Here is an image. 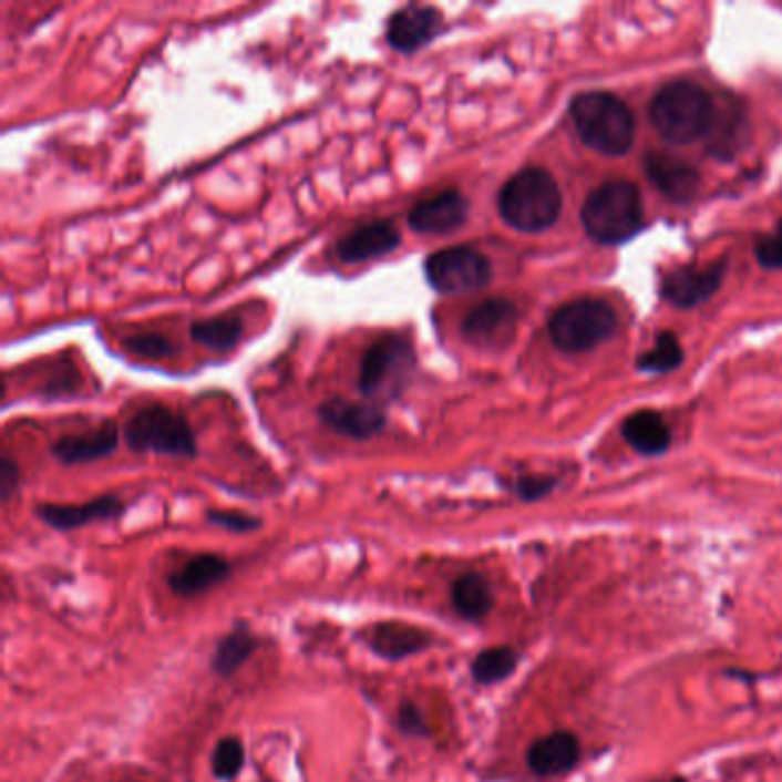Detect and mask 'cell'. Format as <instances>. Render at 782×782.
I'll return each instance as SVG.
<instances>
[{
	"instance_id": "obj_19",
	"label": "cell",
	"mask_w": 782,
	"mask_h": 782,
	"mask_svg": "<svg viewBox=\"0 0 782 782\" xmlns=\"http://www.w3.org/2000/svg\"><path fill=\"white\" fill-rule=\"evenodd\" d=\"M580 741L574 732L558 730L537 739L526 753L528 769L537 778H563L578 766Z\"/></svg>"
},
{
	"instance_id": "obj_14",
	"label": "cell",
	"mask_w": 782,
	"mask_h": 782,
	"mask_svg": "<svg viewBox=\"0 0 782 782\" xmlns=\"http://www.w3.org/2000/svg\"><path fill=\"white\" fill-rule=\"evenodd\" d=\"M726 269H728V265L723 263V259H719V263H713L704 269L681 267V269L666 276V280L661 285V297L681 310L696 308V306L709 301L716 291H719V287L726 280Z\"/></svg>"
},
{
	"instance_id": "obj_11",
	"label": "cell",
	"mask_w": 782,
	"mask_h": 782,
	"mask_svg": "<svg viewBox=\"0 0 782 782\" xmlns=\"http://www.w3.org/2000/svg\"><path fill=\"white\" fill-rule=\"evenodd\" d=\"M471 203L460 188H445L432 198L420 200L407 214V225L415 235L445 237L466 225Z\"/></svg>"
},
{
	"instance_id": "obj_2",
	"label": "cell",
	"mask_w": 782,
	"mask_h": 782,
	"mask_svg": "<svg viewBox=\"0 0 782 782\" xmlns=\"http://www.w3.org/2000/svg\"><path fill=\"white\" fill-rule=\"evenodd\" d=\"M713 120L716 106L711 94L691 81L668 83L649 104V122L672 145H689L709 136Z\"/></svg>"
},
{
	"instance_id": "obj_28",
	"label": "cell",
	"mask_w": 782,
	"mask_h": 782,
	"mask_svg": "<svg viewBox=\"0 0 782 782\" xmlns=\"http://www.w3.org/2000/svg\"><path fill=\"white\" fill-rule=\"evenodd\" d=\"M246 762L244 741L237 737H223L212 753V771L218 780H235Z\"/></svg>"
},
{
	"instance_id": "obj_9",
	"label": "cell",
	"mask_w": 782,
	"mask_h": 782,
	"mask_svg": "<svg viewBox=\"0 0 782 782\" xmlns=\"http://www.w3.org/2000/svg\"><path fill=\"white\" fill-rule=\"evenodd\" d=\"M518 319L521 312L510 299H486L466 312L460 333L475 349L501 351L514 342Z\"/></svg>"
},
{
	"instance_id": "obj_3",
	"label": "cell",
	"mask_w": 782,
	"mask_h": 782,
	"mask_svg": "<svg viewBox=\"0 0 782 782\" xmlns=\"http://www.w3.org/2000/svg\"><path fill=\"white\" fill-rule=\"evenodd\" d=\"M578 138L590 150L620 156L627 154L636 138V120L631 109L610 92H583L569 106Z\"/></svg>"
},
{
	"instance_id": "obj_13",
	"label": "cell",
	"mask_w": 782,
	"mask_h": 782,
	"mask_svg": "<svg viewBox=\"0 0 782 782\" xmlns=\"http://www.w3.org/2000/svg\"><path fill=\"white\" fill-rule=\"evenodd\" d=\"M400 246V227L388 218H377L366 225H358L356 230L338 239V244L333 246V255L342 265H363L395 253Z\"/></svg>"
},
{
	"instance_id": "obj_12",
	"label": "cell",
	"mask_w": 782,
	"mask_h": 782,
	"mask_svg": "<svg viewBox=\"0 0 782 782\" xmlns=\"http://www.w3.org/2000/svg\"><path fill=\"white\" fill-rule=\"evenodd\" d=\"M317 415L333 434L351 441H370L379 436L388 425V413L377 402H351L333 398L317 409Z\"/></svg>"
},
{
	"instance_id": "obj_10",
	"label": "cell",
	"mask_w": 782,
	"mask_h": 782,
	"mask_svg": "<svg viewBox=\"0 0 782 782\" xmlns=\"http://www.w3.org/2000/svg\"><path fill=\"white\" fill-rule=\"evenodd\" d=\"M443 25L445 19L439 8L409 3L388 17L385 44L402 55H413L436 42Z\"/></svg>"
},
{
	"instance_id": "obj_18",
	"label": "cell",
	"mask_w": 782,
	"mask_h": 782,
	"mask_svg": "<svg viewBox=\"0 0 782 782\" xmlns=\"http://www.w3.org/2000/svg\"><path fill=\"white\" fill-rule=\"evenodd\" d=\"M645 171L651 184H655L666 198H670L677 205L691 203L700 188V173L691 166V163L663 152L647 154Z\"/></svg>"
},
{
	"instance_id": "obj_34",
	"label": "cell",
	"mask_w": 782,
	"mask_h": 782,
	"mask_svg": "<svg viewBox=\"0 0 782 782\" xmlns=\"http://www.w3.org/2000/svg\"><path fill=\"white\" fill-rule=\"evenodd\" d=\"M19 482H21V473L17 462L8 457V454H3V457H0V501L10 503V498L19 488Z\"/></svg>"
},
{
	"instance_id": "obj_33",
	"label": "cell",
	"mask_w": 782,
	"mask_h": 782,
	"mask_svg": "<svg viewBox=\"0 0 782 782\" xmlns=\"http://www.w3.org/2000/svg\"><path fill=\"white\" fill-rule=\"evenodd\" d=\"M755 257L764 269H782V223L755 244Z\"/></svg>"
},
{
	"instance_id": "obj_20",
	"label": "cell",
	"mask_w": 782,
	"mask_h": 782,
	"mask_svg": "<svg viewBox=\"0 0 782 782\" xmlns=\"http://www.w3.org/2000/svg\"><path fill=\"white\" fill-rule=\"evenodd\" d=\"M230 574L233 565L218 553H200V556H193L184 567L173 572L168 576V585L177 597L191 599L225 583Z\"/></svg>"
},
{
	"instance_id": "obj_8",
	"label": "cell",
	"mask_w": 782,
	"mask_h": 782,
	"mask_svg": "<svg viewBox=\"0 0 782 782\" xmlns=\"http://www.w3.org/2000/svg\"><path fill=\"white\" fill-rule=\"evenodd\" d=\"M422 271L428 285L445 297L473 295L492 282L494 276L488 257L464 244L434 250L422 265Z\"/></svg>"
},
{
	"instance_id": "obj_17",
	"label": "cell",
	"mask_w": 782,
	"mask_h": 782,
	"mask_svg": "<svg viewBox=\"0 0 782 782\" xmlns=\"http://www.w3.org/2000/svg\"><path fill=\"white\" fill-rule=\"evenodd\" d=\"M366 645L379 659L404 661L430 649L434 638L432 631L407 622H379L363 631Z\"/></svg>"
},
{
	"instance_id": "obj_5",
	"label": "cell",
	"mask_w": 782,
	"mask_h": 782,
	"mask_svg": "<svg viewBox=\"0 0 782 782\" xmlns=\"http://www.w3.org/2000/svg\"><path fill=\"white\" fill-rule=\"evenodd\" d=\"M415 347L409 336L383 333L363 351L358 390L368 402L398 400L415 372Z\"/></svg>"
},
{
	"instance_id": "obj_25",
	"label": "cell",
	"mask_w": 782,
	"mask_h": 782,
	"mask_svg": "<svg viewBox=\"0 0 782 782\" xmlns=\"http://www.w3.org/2000/svg\"><path fill=\"white\" fill-rule=\"evenodd\" d=\"M518 666V655L512 647H488L482 649L471 663V675L480 687H494L514 675Z\"/></svg>"
},
{
	"instance_id": "obj_26",
	"label": "cell",
	"mask_w": 782,
	"mask_h": 782,
	"mask_svg": "<svg viewBox=\"0 0 782 782\" xmlns=\"http://www.w3.org/2000/svg\"><path fill=\"white\" fill-rule=\"evenodd\" d=\"M743 132H745V122L739 111H730L723 117L719 109H716V120L709 132V150L719 158H730L739 150L743 141Z\"/></svg>"
},
{
	"instance_id": "obj_6",
	"label": "cell",
	"mask_w": 782,
	"mask_h": 782,
	"mask_svg": "<svg viewBox=\"0 0 782 782\" xmlns=\"http://www.w3.org/2000/svg\"><path fill=\"white\" fill-rule=\"evenodd\" d=\"M122 439L128 450L138 454H168V457L193 460L198 441L188 420L166 404H147L126 420Z\"/></svg>"
},
{
	"instance_id": "obj_1",
	"label": "cell",
	"mask_w": 782,
	"mask_h": 782,
	"mask_svg": "<svg viewBox=\"0 0 782 782\" xmlns=\"http://www.w3.org/2000/svg\"><path fill=\"white\" fill-rule=\"evenodd\" d=\"M560 212L563 193L556 177L537 166L514 173L498 193V214L518 233H544L556 225Z\"/></svg>"
},
{
	"instance_id": "obj_15",
	"label": "cell",
	"mask_w": 782,
	"mask_h": 782,
	"mask_svg": "<svg viewBox=\"0 0 782 782\" xmlns=\"http://www.w3.org/2000/svg\"><path fill=\"white\" fill-rule=\"evenodd\" d=\"M120 428L113 420H104L100 428L83 434H64L51 443V457L64 466L100 462L117 450Z\"/></svg>"
},
{
	"instance_id": "obj_7",
	"label": "cell",
	"mask_w": 782,
	"mask_h": 782,
	"mask_svg": "<svg viewBox=\"0 0 782 782\" xmlns=\"http://www.w3.org/2000/svg\"><path fill=\"white\" fill-rule=\"evenodd\" d=\"M617 315L604 299H574L548 319V336L560 351H593L615 336Z\"/></svg>"
},
{
	"instance_id": "obj_23",
	"label": "cell",
	"mask_w": 782,
	"mask_h": 782,
	"mask_svg": "<svg viewBox=\"0 0 782 782\" xmlns=\"http://www.w3.org/2000/svg\"><path fill=\"white\" fill-rule=\"evenodd\" d=\"M191 340L209 351H233L244 338V319L237 312H225L209 319H195L191 323Z\"/></svg>"
},
{
	"instance_id": "obj_4",
	"label": "cell",
	"mask_w": 782,
	"mask_h": 782,
	"mask_svg": "<svg viewBox=\"0 0 782 782\" xmlns=\"http://www.w3.org/2000/svg\"><path fill=\"white\" fill-rule=\"evenodd\" d=\"M580 220L593 241L604 246L627 244L645 223L640 188L625 179L601 184L585 198Z\"/></svg>"
},
{
	"instance_id": "obj_30",
	"label": "cell",
	"mask_w": 782,
	"mask_h": 782,
	"mask_svg": "<svg viewBox=\"0 0 782 782\" xmlns=\"http://www.w3.org/2000/svg\"><path fill=\"white\" fill-rule=\"evenodd\" d=\"M205 518L209 521V524H214V526H218V528H225V531H230V533H241V535L263 528V518L250 516V514H246V512L207 510Z\"/></svg>"
},
{
	"instance_id": "obj_24",
	"label": "cell",
	"mask_w": 782,
	"mask_h": 782,
	"mask_svg": "<svg viewBox=\"0 0 782 782\" xmlns=\"http://www.w3.org/2000/svg\"><path fill=\"white\" fill-rule=\"evenodd\" d=\"M255 649H257L255 636L246 627H237L216 645L212 657V670L220 677H233L246 666V661L255 655Z\"/></svg>"
},
{
	"instance_id": "obj_31",
	"label": "cell",
	"mask_w": 782,
	"mask_h": 782,
	"mask_svg": "<svg viewBox=\"0 0 782 782\" xmlns=\"http://www.w3.org/2000/svg\"><path fill=\"white\" fill-rule=\"evenodd\" d=\"M398 728L404 737L409 739H430L432 737V730L425 721V716H422V711L418 709L415 702L407 700L400 704V711H398Z\"/></svg>"
},
{
	"instance_id": "obj_29",
	"label": "cell",
	"mask_w": 782,
	"mask_h": 782,
	"mask_svg": "<svg viewBox=\"0 0 782 782\" xmlns=\"http://www.w3.org/2000/svg\"><path fill=\"white\" fill-rule=\"evenodd\" d=\"M122 347L138 358H147V361H163V358H173L179 351L173 340L161 333L128 336L122 340Z\"/></svg>"
},
{
	"instance_id": "obj_22",
	"label": "cell",
	"mask_w": 782,
	"mask_h": 782,
	"mask_svg": "<svg viewBox=\"0 0 782 782\" xmlns=\"http://www.w3.org/2000/svg\"><path fill=\"white\" fill-rule=\"evenodd\" d=\"M450 597H452L454 610H457L469 622L484 620V617L494 608L492 585H488V580L477 572H466L454 578Z\"/></svg>"
},
{
	"instance_id": "obj_32",
	"label": "cell",
	"mask_w": 782,
	"mask_h": 782,
	"mask_svg": "<svg viewBox=\"0 0 782 782\" xmlns=\"http://www.w3.org/2000/svg\"><path fill=\"white\" fill-rule=\"evenodd\" d=\"M556 486H558V480L553 475H524L514 482V494L521 501L535 503V501L548 496Z\"/></svg>"
},
{
	"instance_id": "obj_27",
	"label": "cell",
	"mask_w": 782,
	"mask_h": 782,
	"mask_svg": "<svg viewBox=\"0 0 782 782\" xmlns=\"http://www.w3.org/2000/svg\"><path fill=\"white\" fill-rule=\"evenodd\" d=\"M681 361H683V351L677 336L670 331H663L657 336L655 347L638 358V370L651 372V374H666L677 370Z\"/></svg>"
},
{
	"instance_id": "obj_21",
	"label": "cell",
	"mask_w": 782,
	"mask_h": 782,
	"mask_svg": "<svg viewBox=\"0 0 782 782\" xmlns=\"http://www.w3.org/2000/svg\"><path fill=\"white\" fill-rule=\"evenodd\" d=\"M622 436L625 441L645 457H659L670 447V430L666 425V420L661 413L642 409L631 413L622 422Z\"/></svg>"
},
{
	"instance_id": "obj_35",
	"label": "cell",
	"mask_w": 782,
	"mask_h": 782,
	"mask_svg": "<svg viewBox=\"0 0 782 782\" xmlns=\"http://www.w3.org/2000/svg\"><path fill=\"white\" fill-rule=\"evenodd\" d=\"M659 782H687V780H681V778H672V780H659Z\"/></svg>"
},
{
	"instance_id": "obj_16",
	"label": "cell",
	"mask_w": 782,
	"mask_h": 782,
	"mask_svg": "<svg viewBox=\"0 0 782 782\" xmlns=\"http://www.w3.org/2000/svg\"><path fill=\"white\" fill-rule=\"evenodd\" d=\"M124 514V503L115 494H104L81 505H55L40 503L35 507V516L53 531L68 533L79 531L83 526L96 524V521H113Z\"/></svg>"
}]
</instances>
